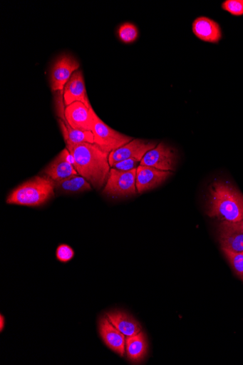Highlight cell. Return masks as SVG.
Segmentation results:
<instances>
[{
    "label": "cell",
    "instance_id": "ffe728a7",
    "mask_svg": "<svg viewBox=\"0 0 243 365\" xmlns=\"http://www.w3.org/2000/svg\"><path fill=\"white\" fill-rule=\"evenodd\" d=\"M222 250L236 276L243 282V252H236L226 248Z\"/></svg>",
    "mask_w": 243,
    "mask_h": 365
},
{
    "label": "cell",
    "instance_id": "cb8c5ba5",
    "mask_svg": "<svg viewBox=\"0 0 243 365\" xmlns=\"http://www.w3.org/2000/svg\"><path fill=\"white\" fill-rule=\"evenodd\" d=\"M138 163H140V161L138 160L130 158L115 163L113 168L120 171L127 172L137 168L135 167Z\"/></svg>",
    "mask_w": 243,
    "mask_h": 365
},
{
    "label": "cell",
    "instance_id": "d6986e66",
    "mask_svg": "<svg viewBox=\"0 0 243 365\" xmlns=\"http://www.w3.org/2000/svg\"><path fill=\"white\" fill-rule=\"evenodd\" d=\"M56 188L65 192H79L91 190V183L82 176L73 175L56 182Z\"/></svg>",
    "mask_w": 243,
    "mask_h": 365
},
{
    "label": "cell",
    "instance_id": "4fadbf2b",
    "mask_svg": "<svg viewBox=\"0 0 243 365\" xmlns=\"http://www.w3.org/2000/svg\"><path fill=\"white\" fill-rule=\"evenodd\" d=\"M171 172L162 171L153 168L138 165L136 172V189L138 193L152 190L163 183Z\"/></svg>",
    "mask_w": 243,
    "mask_h": 365
},
{
    "label": "cell",
    "instance_id": "5bb4252c",
    "mask_svg": "<svg viewBox=\"0 0 243 365\" xmlns=\"http://www.w3.org/2000/svg\"><path fill=\"white\" fill-rule=\"evenodd\" d=\"M63 101L66 107L74 103L80 102L88 108H92L87 96L84 78L81 71H76L65 86Z\"/></svg>",
    "mask_w": 243,
    "mask_h": 365
},
{
    "label": "cell",
    "instance_id": "603a6c76",
    "mask_svg": "<svg viewBox=\"0 0 243 365\" xmlns=\"http://www.w3.org/2000/svg\"><path fill=\"white\" fill-rule=\"evenodd\" d=\"M222 9L233 16H242L243 0H227L223 3Z\"/></svg>",
    "mask_w": 243,
    "mask_h": 365
},
{
    "label": "cell",
    "instance_id": "277c9868",
    "mask_svg": "<svg viewBox=\"0 0 243 365\" xmlns=\"http://www.w3.org/2000/svg\"><path fill=\"white\" fill-rule=\"evenodd\" d=\"M93 117L92 132L94 136V144L104 152L110 154L134 140L131 137L121 134L103 122L94 110Z\"/></svg>",
    "mask_w": 243,
    "mask_h": 365
},
{
    "label": "cell",
    "instance_id": "8992f818",
    "mask_svg": "<svg viewBox=\"0 0 243 365\" xmlns=\"http://www.w3.org/2000/svg\"><path fill=\"white\" fill-rule=\"evenodd\" d=\"M80 68V63L71 55L63 54L54 62L51 74V87L53 92L63 93L64 87Z\"/></svg>",
    "mask_w": 243,
    "mask_h": 365
},
{
    "label": "cell",
    "instance_id": "e0dca14e",
    "mask_svg": "<svg viewBox=\"0 0 243 365\" xmlns=\"http://www.w3.org/2000/svg\"><path fill=\"white\" fill-rule=\"evenodd\" d=\"M148 351V342L143 331L135 336L127 337L125 343V353L128 359L132 363L143 361Z\"/></svg>",
    "mask_w": 243,
    "mask_h": 365
},
{
    "label": "cell",
    "instance_id": "7a4b0ae2",
    "mask_svg": "<svg viewBox=\"0 0 243 365\" xmlns=\"http://www.w3.org/2000/svg\"><path fill=\"white\" fill-rule=\"evenodd\" d=\"M207 215L221 221L242 220L243 194L229 182H214L210 188Z\"/></svg>",
    "mask_w": 243,
    "mask_h": 365
},
{
    "label": "cell",
    "instance_id": "52a82bcc",
    "mask_svg": "<svg viewBox=\"0 0 243 365\" xmlns=\"http://www.w3.org/2000/svg\"><path fill=\"white\" fill-rule=\"evenodd\" d=\"M177 163V154L163 143L146 153L140 162V165L153 168L159 170L175 171Z\"/></svg>",
    "mask_w": 243,
    "mask_h": 365
},
{
    "label": "cell",
    "instance_id": "6da1fadb",
    "mask_svg": "<svg viewBox=\"0 0 243 365\" xmlns=\"http://www.w3.org/2000/svg\"><path fill=\"white\" fill-rule=\"evenodd\" d=\"M78 174L99 190L106 184L110 173V154L95 144L66 142Z\"/></svg>",
    "mask_w": 243,
    "mask_h": 365
},
{
    "label": "cell",
    "instance_id": "7c38bea8",
    "mask_svg": "<svg viewBox=\"0 0 243 365\" xmlns=\"http://www.w3.org/2000/svg\"><path fill=\"white\" fill-rule=\"evenodd\" d=\"M93 111L82 103H74L65 109L66 121L74 129L92 131Z\"/></svg>",
    "mask_w": 243,
    "mask_h": 365
},
{
    "label": "cell",
    "instance_id": "9a60e30c",
    "mask_svg": "<svg viewBox=\"0 0 243 365\" xmlns=\"http://www.w3.org/2000/svg\"><path fill=\"white\" fill-rule=\"evenodd\" d=\"M195 36L200 40L217 43L222 39V30L218 23L211 19L199 17L192 24Z\"/></svg>",
    "mask_w": 243,
    "mask_h": 365
},
{
    "label": "cell",
    "instance_id": "ac0fdd59",
    "mask_svg": "<svg viewBox=\"0 0 243 365\" xmlns=\"http://www.w3.org/2000/svg\"><path fill=\"white\" fill-rule=\"evenodd\" d=\"M58 122L65 142H69L76 145L83 143L94 144V136L91 130L84 131L74 129L66 121H63L61 118L58 119Z\"/></svg>",
    "mask_w": 243,
    "mask_h": 365
},
{
    "label": "cell",
    "instance_id": "2e32d148",
    "mask_svg": "<svg viewBox=\"0 0 243 365\" xmlns=\"http://www.w3.org/2000/svg\"><path fill=\"white\" fill-rule=\"evenodd\" d=\"M110 322L127 337L140 334L142 327L138 322L129 314L122 311H115L107 314Z\"/></svg>",
    "mask_w": 243,
    "mask_h": 365
},
{
    "label": "cell",
    "instance_id": "9c48e42d",
    "mask_svg": "<svg viewBox=\"0 0 243 365\" xmlns=\"http://www.w3.org/2000/svg\"><path fill=\"white\" fill-rule=\"evenodd\" d=\"M157 145V143L149 142L143 140H133L129 143L113 151L109 155L110 167L124 160L134 158L141 162L148 152L154 149Z\"/></svg>",
    "mask_w": 243,
    "mask_h": 365
},
{
    "label": "cell",
    "instance_id": "44dd1931",
    "mask_svg": "<svg viewBox=\"0 0 243 365\" xmlns=\"http://www.w3.org/2000/svg\"><path fill=\"white\" fill-rule=\"evenodd\" d=\"M118 36L123 43H132L138 38V30L134 24L125 23L118 29Z\"/></svg>",
    "mask_w": 243,
    "mask_h": 365
},
{
    "label": "cell",
    "instance_id": "7402d4cb",
    "mask_svg": "<svg viewBox=\"0 0 243 365\" xmlns=\"http://www.w3.org/2000/svg\"><path fill=\"white\" fill-rule=\"evenodd\" d=\"M74 250L67 245H59L56 252V256L58 261L61 262H68L75 257Z\"/></svg>",
    "mask_w": 243,
    "mask_h": 365
},
{
    "label": "cell",
    "instance_id": "8fae6325",
    "mask_svg": "<svg viewBox=\"0 0 243 365\" xmlns=\"http://www.w3.org/2000/svg\"><path fill=\"white\" fill-rule=\"evenodd\" d=\"M98 329L104 344L120 356H124L126 336L110 322L107 316L100 319Z\"/></svg>",
    "mask_w": 243,
    "mask_h": 365
},
{
    "label": "cell",
    "instance_id": "3957f363",
    "mask_svg": "<svg viewBox=\"0 0 243 365\" xmlns=\"http://www.w3.org/2000/svg\"><path fill=\"white\" fill-rule=\"evenodd\" d=\"M55 182L47 177H36L13 190L7 204L37 207L46 204L54 195Z\"/></svg>",
    "mask_w": 243,
    "mask_h": 365
},
{
    "label": "cell",
    "instance_id": "ba28073f",
    "mask_svg": "<svg viewBox=\"0 0 243 365\" xmlns=\"http://www.w3.org/2000/svg\"><path fill=\"white\" fill-rule=\"evenodd\" d=\"M222 248L236 252H243V220L239 222L222 221L218 227Z\"/></svg>",
    "mask_w": 243,
    "mask_h": 365
},
{
    "label": "cell",
    "instance_id": "30bf717a",
    "mask_svg": "<svg viewBox=\"0 0 243 365\" xmlns=\"http://www.w3.org/2000/svg\"><path fill=\"white\" fill-rule=\"evenodd\" d=\"M43 173L55 182L78 175L74 167L73 157L67 149L61 151Z\"/></svg>",
    "mask_w": 243,
    "mask_h": 365
},
{
    "label": "cell",
    "instance_id": "d4e9b609",
    "mask_svg": "<svg viewBox=\"0 0 243 365\" xmlns=\"http://www.w3.org/2000/svg\"><path fill=\"white\" fill-rule=\"evenodd\" d=\"M6 325L5 317L1 314L0 315V331H3Z\"/></svg>",
    "mask_w": 243,
    "mask_h": 365
},
{
    "label": "cell",
    "instance_id": "5b68a950",
    "mask_svg": "<svg viewBox=\"0 0 243 365\" xmlns=\"http://www.w3.org/2000/svg\"><path fill=\"white\" fill-rule=\"evenodd\" d=\"M137 168L130 171L111 169L103 192L113 197H127L136 194Z\"/></svg>",
    "mask_w": 243,
    "mask_h": 365
}]
</instances>
